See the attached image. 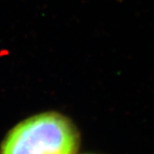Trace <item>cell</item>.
Returning <instances> with one entry per match:
<instances>
[{"instance_id": "obj_1", "label": "cell", "mask_w": 154, "mask_h": 154, "mask_svg": "<svg viewBox=\"0 0 154 154\" xmlns=\"http://www.w3.org/2000/svg\"><path fill=\"white\" fill-rule=\"evenodd\" d=\"M80 137L75 126L57 112L33 116L8 134L0 154H75Z\"/></svg>"}]
</instances>
